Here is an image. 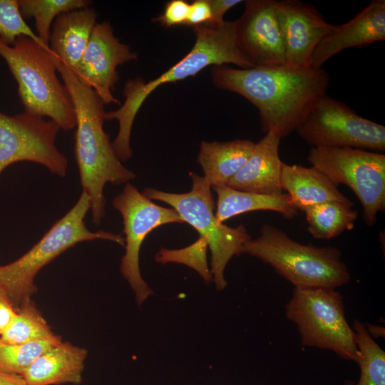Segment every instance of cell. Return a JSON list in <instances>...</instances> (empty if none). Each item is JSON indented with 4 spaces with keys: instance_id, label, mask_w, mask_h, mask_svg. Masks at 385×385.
<instances>
[{
    "instance_id": "cell-1",
    "label": "cell",
    "mask_w": 385,
    "mask_h": 385,
    "mask_svg": "<svg viewBox=\"0 0 385 385\" xmlns=\"http://www.w3.org/2000/svg\"><path fill=\"white\" fill-rule=\"evenodd\" d=\"M212 83L237 93L258 110L262 132L281 139L294 132L312 106L327 93L328 73L309 66L235 68L215 66Z\"/></svg>"
},
{
    "instance_id": "cell-2",
    "label": "cell",
    "mask_w": 385,
    "mask_h": 385,
    "mask_svg": "<svg viewBox=\"0 0 385 385\" xmlns=\"http://www.w3.org/2000/svg\"><path fill=\"white\" fill-rule=\"evenodd\" d=\"M55 63L73 103L75 159L82 192L90 198L92 222L98 225L106 216V185H125L135 174L123 165L103 129L106 112L101 99L56 57Z\"/></svg>"
},
{
    "instance_id": "cell-3",
    "label": "cell",
    "mask_w": 385,
    "mask_h": 385,
    "mask_svg": "<svg viewBox=\"0 0 385 385\" xmlns=\"http://www.w3.org/2000/svg\"><path fill=\"white\" fill-rule=\"evenodd\" d=\"M194 30L195 43L182 59L148 82L140 78L128 80L123 89L125 97L123 104L115 111L106 113L105 120L118 122V131L112 146L122 162L132 156L130 135L136 115L145 99L157 88L193 76L209 66L230 63L240 68H252L236 45L235 21H225L217 26H199Z\"/></svg>"
},
{
    "instance_id": "cell-4",
    "label": "cell",
    "mask_w": 385,
    "mask_h": 385,
    "mask_svg": "<svg viewBox=\"0 0 385 385\" xmlns=\"http://www.w3.org/2000/svg\"><path fill=\"white\" fill-rule=\"evenodd\" d=\"M240 253L269 265L294 287L337 289L351 279L338 248L302 244L270 224L263 225L260 235L245 242Z\"/></svg>"
},
{
    "instance_id": "cell-5",
    "label": "cell",
    "mask_w": 385,
    "mask_h": 385,
    "mask_svg": "<svg viewBox=\"0 0 385 385\" xmlns=\"http://www.w3.org/2000/svg\"><path fill=\"white\" fill-rule=\"evenodd\" d=\"M0 56L17 82L24 113L48 117L63 130L76 127L73 103L56 75L55 55L50 49L21 36L12 46L0 40Z\"/></svg>"
},
{
    "instance_id": "cell-6",
    "label": "cell",
    "mask_w": 385,
    "mask_h": 385,
    "mask_svg": "<svg viewBox=\"0 0 385 385\" xmlns=\"http://www.w3.org/2000/svg\"><path fill=\"white\" fill-rule=\"evenodd\" d=\"M90 210V198L82 192L75 205L29 250L0 266V286L16 309L37 291L34 279L39 271L76 244L104 240L125 246V239L120 235L104 230L93 232L86 227L85 217Z\"/></svg>"
},
{
    "instance_id": "cell-7",
    "label": "cell",
    "mask_w": 385,
    "mask_h": 385,
    "mask_svg": "<svg viewBox=\"0 0 385 385\" xmlns=\"http://www.w3.org/2000/svg\"><path fill=\"white\" fill-rule=\"evenodd\" d=\"M189 175L192 188L188 192L173 193L146 188L143 194L151 200L169 205L206 241L210 250L212 281L216 289L221 291L227 285L224 275L227 265L234 256L241 255L242 247L252 238L242 224L232 227L219 222L215 217L212 186L203 176L193 172Z\"/></svg>"
},
{
    "instance_id": "cell-8",
    "label": "cell",
    "mask_w": 385,
    "mask_h": 385,
    "mask_svg": "<svg viewBox=\"0 0 385 385\" xmlns=\"http://www.w3.org/2000/svg\"><path fill=\"white\" fill-rule=\"evenodd\" d=\"M302 345L330 350L341 359L356 362L354 332L346 316L342 295L336 289L294 287L285 304Z\"/></svg>"
},
{
    "instance_id": "cell-9",
    "label": "cell",
    "mask_w": 385,
    "mask_h": 385,
    "mask_svg": "<svg viewBox=\"0 0 385 385\" xmlns=\"http://www.w3.org/2000/svg\"><path fill=\"white\" fill-rule=\"evenodd\" d=\"M307 160L335 185L344 184L363 207V220L374 226L385 208V155L350 147H311Z\"/></svg>"
},
{
    "instance_id": "cell-10",
    "label": "cell",
    "mask_w": 385,
    "mask_h": 385,
    "mask_svg": "<svg viewBox=\"0 0 385 385\" xmlns=\"http://www.w3.org/2000/svg\"><path fill=\"white\" fill-rule=\"evenodd\" d=\"M312 147H350L382 153L385 127L327 94L317 100L295 130Z\"/></svg>"
},
{
    "instance_id": "cell-11",
    "label": "cell",
    "mask_w": 385,
    "mask_h": 385,
    "mask_svg": "<svg viewBox=\"0 0 385 385\" xmlns=\"http://www.w3.org/2000/svg\"><path fill=\"white\" fill-rule=\"evenodd\" d=\"M112 205L123 222L125 252L121 259L120 272L133 291L137 304L141 306L153 294L140 270V250L145 238L158 227L184 221L174 209L154 203L130 183L124 185Z\"/></svg>"
},
{
    "instance_id": "cell-12",
    "label": "cell",
    "mask_w": 385,
    "mask_h": 385,
    "mask_svg": "<svg viewBox=\"0 0 385 385\" xmlns=\"http://www.w3.org/2000/svg\"><path fill=\"white\" fill-rule=\"evenodd\" d=\"M60 130L56 123L44 118L24 112L12 116L0 112V174L11 164L29 161L65 177L68 160L56 145Z\"/></svg>"
},
{
    "instance_id": "cell-13",
    "label": "cell",
    "mask_w": 385,
    "mask_h": 385,
    "mask_svg": "<svg viewBox=\"0 0 385 385\" xmlns=\"http://www.w3.org/2000/svg\"><path fill=\"white\" fill-rule=\"evenodd\" d=\"M274 1L247 0L242 14L235 21L236 45L252 68L286 65Z\"/></svg>"
},
{
    "instance_id": "cell-14",
    "label": "cell",
    "mask_w": 385,
    "mask_h": 385,
    "mask_svg": "<svg viewBox=\"0 0 385 385\" xmlns=\"http://www.w3.org/2000/svg\"><path fill=\"white\" fill-rule=\"evenodd\" d=\"M137 53L115 36L108 21L97 23L86 51L74 73L84 84L90 86L104 104L120 103L113 95L119 79L117 67L136 61Z\"/></svg>"
},
{
    "instance_id": "cell-15",
    "label": "cell",
    "mask_w": 385,
    "mask_h": 385,
    "mask_svg": "<svg viewBox=\"0 0 385 385\" xmlns=\"http://www.w3.org/2000/svg\"><path fill=\"white\" fill-rule=\"evenodd\" d=\"M274 11L285 48L286 65L309 66L313 51L333 25L312 5L298 0H275Z\"/></svg>"
},
{
    "instance_id": "cell-16",
    "label": "cell",
    "mask_w": 385,
    "mask_h": 385,
    "mask_svg": "<svg viewBox=\"0 0 385 385\" xmlns=\"http://www.w3.org/2000/svg\"><path fill=\"white\" fill-rule=\"evenodd\" d=\"M385 39V1L374 0L353 19L332 29L313 51L309 66L320 68L330 58L353 47L361 48Z\"/></svg>"
},
{
    "instance_id": "cell-17",
    "label": "cell",
    "mask_w": 385,
    "mask_h": 385,
    "mask_svg": "<svg viewBox=\"0 0 385 385\" xmlns=\"http://www.w3.org/2000/svg\"><path fill=\"white\" fill-rule=\"evenodd\" d=\"M281 138L273 132L265 134L255 146L242 168L226 183L232 189L260 194L283 192L281 170L283 162L279 155Z\"/></svg>"
},
{
    "instance_id": "cell-18",
    "label": "cell",
    "mask_w": 385,
    "mask_h": 385,
    "mask_svg": "<svg viewBox=\"0 0 385 385\" xmlns=\"http://www.w3.org/2000/svg\"><path fill=\"white\" fill-rule=\"evenodd\" d=\"M86 349L62 342L40 355L21 375L27 385L82 382Z\"/></svg>"
},
{
    "instance_id": "cell-19",
    "label": "cell",
    "mask_w": 385,
    "mask_h": 385,
    "mask_svg": "<svg viewBox=\"0 0 385 385\" xmlns=\"http://www.w3.org/2000/svg\"><path fill=\"white\" fill-rule=\"evenodd\" d=\"M281 186L299 211L327 202H340L353 205L322 172L312 166L282 163Z\"/></svg>"
},
{
    "instance_id": "cell-20",
    "label": "cell",
    "mask_w": 385,
    "mask_h": 385,
    "mask_svg": "<svg viewBox=\"0 0 385 385\" xmlns=\"http://www.w3.org/2000/svg\"><path fill=\"white\" fill-rule=\"evenodd\" d=\"M98 14L91 7L63 13L55 19L49 48L55 56L73 71L86 51Z\"/></svg>"
},
{
    "instance_id": "cell-21",
    "label": "cell",
    "mask_w": 385,
    "mask_h": 385,
    "mask_svg": "<svg viewBox=\"0 0 385 385\" xmlns=\"http://www.w3.org/2000/svg\"><path fill=\"white\" fill-rule=\"evenodd\" d=\"M255 143L247 139L226 142L202 140L197 156L204 178L212 187L225 185L245 164Z\"/></svg>"
},
{
    "instance_id": "cell-22",
    "label": "cell",
    "mask_w": 385,
    "mask_h": 385,
    "mask_svg": "<svg viewBox=\"0 0 385 385\" xmlns=\"http://www.w3.org/2000/svg\"><path fill=\"white\" fill-rule=\"evenodd\" d=\"M212 188L217 197L215 217L220 223L245 212L258 210L276 212L287 220L299 215V210L286 192L277 195L247 192L225 185H215Z\"/></svg>"
},
{
    "instance_id": "cell-23",
    "label": "cell",
    "mask_w": 385,
    "mask_h": 385,
    "mask_svg": "<svg viewBox=\"0 0 385 385\" xmlns=\"http://www.w3.org/2000/svg\"><path fill=\"white\" fill-rule=\"evenodd\" d=\"M353 205L327 202L307 208L303 212L307 230L315 239L331 240L354 227L358 217Z\"/></svg>"
},
{
    "instance_id": "cell-24",
    "label": "cell",
    "mask_w": 385,
    "mask_h": 385,
    "mask_svg": "<svg viewBox=\"0 0 385 385\" xmlns=\"http://www.w3.org/2000/svg\"><path fill=\"white\" fill-rule=\"evenodd\" d=\"M352 329L358 350L356 363L360 374L354 385H385V352L374 341L366 324L355 319Z\"/></svg>"
},
{
    "instance_id": "cell-25",
    "label": "cell",
    "mask_w": 385,
    "mask_h": 385,
    "mask_svg": "<svg viewBox=\"0 0 385 385\" xmlns=\"http://www.w3.org/2000/svg\"><path fill=\"white\" fill-rule=\"evenodd\" d=\"M56 334L31 299L24 300L16 314L0 336L6 344H19L51 338Z\"/></svg>"
},
{
    "instance_id": "cell-26",
    "label": "cell",
    "mask_w": 385,
    "mask_h": 385,
    "mask_svg": "<svg viewBox=\"0 0 385 385\" xmlns=\"http://www.w3.org/2000/svg\"><path fill=\"white\" fill-rule=\"evenodd\" d=\"M23 18H34L36 34L49 47L51 24L63 13L89 7L88 0H18Z\"/></svg>"
},
{
    "instance_id": "cell-27",
    "label": "cell",
    "mask_w": 385,
    "mask_h": 385,
    "mask_svg": "<svg viewBox=\"0 0 385 385\" xmlns=\"http://www.w3.org/2000/svg\"><path fill=\"white\" fill-rule=\"evenodd\" d=\"M62 342L56 334L19 344H6L0 339V371L21 376L40 355Z\"/></svg>"
},
{
    "instance_id": "cell-28",
    "label": "cell",
    "mask_w": 385,
    "mask_h": 385,
    "mask_svg": "<svg viewBox=\"0 0 385 385\" xmlns=\"http://www.w3.org/2000/svg\"><path fill=\"white\" fill-rule=\"evenodd\" d=\"M207 247L206 241L200 237L193 244L181 250L162 248L155 255V261L163 264H184L195 270L206 283H209L213 279L207 261Z\"/></svg>"
},
{
    "instance_id": "cell-29",
    "label": "cell",
    "mask_w": 385,
    "mask_h": 385,
    "mask_svg": "<svg viewBox=\"0 0 385 385\" xmlns=\"http://www.w3.org/2000/svg\"><path fill=\"white\" fill-rule=\"evenodd\" d=\"M21 36L29 37L40 46L50 49L24 21L18 0H0V40L5 44L12 46L16 38Z\"/></svg>"
},
{
    "instance_id": "cell-30",
    "label": "cell",
    "mask_w": 385,
    "mask_h": 385,
    "mask_svg": "<svg viewBox=\"0 0 385 385\" xmlns=\"http://www.w3.org/2000/svg\"><path fill=\"white\" fill-rule=\"evenodd\" d=\"M190 4L183 0H172L168 2L163 14L153 19L165 27L185 25L188 18Z\"/></svg>"
},
{
    "instance_id": "cell-31",
    "label": "cell",
    "mask_w": 385,
    "mask_h": 385,
    "mask_svg": "<svg viewBox=\"0 0 385 385\" xmlns=\"http://www.w3.org/2000/svg\"><path fill=\"white\" fill-rule=\"evenodd\" d=\"M212 19L211 8L207 0H196L190 4L186 26L195 28L207 25Z\"/></svg>"
},
{
    "instance_id": "cell-32",
    "label": "cell",
    "mask_w": 385,
    "mask_h": 385,
    "mask_svg": "<svg viewBox=\"0 0 385 385\" xmlns=\"http://www.w3.org/2000/svg\"><path fill=\"white\" fill-rule=\"evenodd\" d=\"M16 309L4 289L0 286V336L11 322Z\"/></svg>"
},
{
    "instance_id": "cell-33",
    "label": "cell",
    "mask_w": 385,
    "mask_h": 385,
    "mask_svg": "<svg viewBox=\"0 0 385 385\" xmlns=\"http://www.w3.org/2000/svg\"><path fill=\"white\" fill-rule=\"evenodd\" d=\"M211 8L212 19L207 26H217L225 21V13L235 5L242 2L241 0H207Z\"/></svg>"
},
{
    "instance_id": "cell-34",
    "label": "cell",
    "mask_w": 385,
    "mask_h": 385,
    "mask_svg": "<svg viewBox=\"0 0 385 385\" xmlns=\"http://www.w3.org/2000/svg\"><path fill=\"white\" fill-rule=\"evenodd\" d=\"M0 385H27L20 375L0 371Z\"/></svg>"
}]
</instances>
